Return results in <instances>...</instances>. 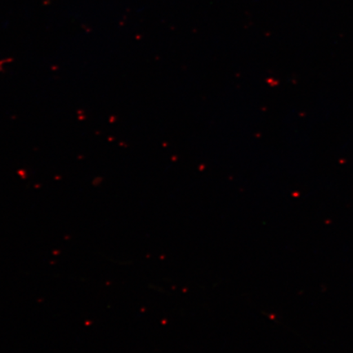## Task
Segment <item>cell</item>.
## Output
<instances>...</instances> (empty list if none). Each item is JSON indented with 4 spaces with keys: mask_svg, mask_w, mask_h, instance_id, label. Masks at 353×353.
<instances>
[]
</instances>
